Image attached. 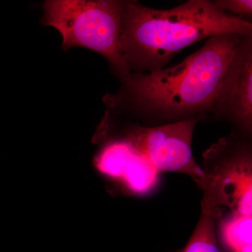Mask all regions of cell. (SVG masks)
I'll use <instances>...</instances> for the list:
<instances>
[{"instance_id": "1", "label": "cell", "mask_w": 252, "mask_h": 252, "mask_svg": "<svg viewBox=\"0 0 252 252\" xmlns=\"http://www.w3.org/2000/svg\"><path fill=\"white\" fill-rule=\"evenodd\" d=\"M245 36H213L177 65L130 73L117 92L104 96V104L111 112L154 126L208 118L225 69Z\"/></svg>"}, {"instance_id": "2", "label": "cell", "mask_w": 252, "mask_h": 252, "mask_svg": "<svg viewBox=\"0 0 252 252\" xmlns=\"http://www.w3.org/2000/svg\"><path fill=\"white\" fill-rule=\"evenodd\" d=\"M225 34L252 35V23L210 0H189L170 9L125 1L121 53L130 73L149 74L165 68L185 48Z\"/></svg>"}, {"instance_id": "3", "label": "cell", "mask_w": 252, "mask_h": 252, "mask_svg": "<svg viewBox=\"0 0 252 252\" xmlns=\"http://www.w3.org/2000/svg\"><path fill=\"white\" fill-rule=\"evenodd\" d=\"M124 4L121 0H49L43 5L42 23L59 32L63 49L81 47L101 55L121 82L130 74L120 49Z\"/></svg>"}, {"instance_id": "4", "label": "cell", "mask_w": 252, "mask_h": 252, "mask_svg": "<svg viewBox=\"0 0 252 252\" xmlns=\"http://www.w3.org/2000/svg\"><path fill=\"white\" fill-rule=\"evenodd\" d=\"M206 117H198L166 125L145 126L107 109L99 126L97 139L124 142L145 157L160 172L185 174L201 187L203 169L192 153L195 126Z\"/></svg>"}, {"instance_id": "5", "label": "cell", "mask_w": 252, "mask_h": 252, "mask_svg": "<svg viewBox=\"0 0 252 252\" xmlns=\"http://www.w3.org/2000/svg\"><path fill=\"white\" fill-rule=\"evenodd\" d=\"M205 180L202 205L221 216L223 207L233 215L252 217V159L250 140L233 132L203 153Z\"/></svg>"}, {"instance_id": "6", "label": "cell", "mask_w": 252, "mask_h": 252, "mask_svg": "<svg viewBox=\"0 0 252 252\" xmlns=\"http://www.w3.org/2000/svg\"><path fill=\"white\" fill-rule=\"evenodd\" d=\"M210 117L250 140L252 129V35L245 36L225 69Z\"/></svg>"}, {"instance_id": "7", "label": "cell", "mask_w": 252, "mask_h": 252, "mask_svg": "<svg viewBox=\"0 0 252 252\" xmlns=\"http://www.w3.org/2000/svg\"><path fill=\"white\" fill-rule=\"evenodd\" d=\"M101 141L104 143L95 159L99 171L121 181L134 194L143 195L155 188L159 172L145 157L120 141Z\"/></svg>"}, {"instance_id": "8", "label": "cell", "mask_w": 252, "mask_h": 252, "mask_svg": "<svg viewBox=\"0 0 252 252\" xmlns=\"http://www.w3.org/2000/svg\"><path fill=\"white\" fill-rule=\"evenodd\" d=\"M220 241L228 252H252V217L227 215L220 220Z\"/></svg>"}, {"instance_id": "9", "label": "cell", "mask_w": 252, "mask_h": 252, "mask_svg": "<svg viewBox=\"0 0 252 252\" xmlns=\"http://www.w3.org/2000/svg\"><path fill=\"white\" fill-rule=\"evenodd\" d=\"M216 212L202 206V213L193 234L185 248L178 252H224L219 245L216 235Z\"/></svg>"}, {"instance_id": "10", "label": "cell", "mask_w": 252, "mask_h": 252, "mask_svg": "<svg viewBox=\"0 0 252 252\" xmlns=\"http://www.w3.org/2000/svg\"><path fill=\"white\" fill-rule=\"evenodd\" d=\"M215 4L224 12L251 21L252 17V0H216Z\"/></svg>"}]
</instances>
